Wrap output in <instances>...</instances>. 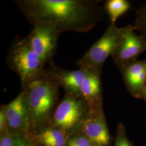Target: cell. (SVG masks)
Here are the masks:
<instances>
[{
    "label": "cell",
    "mask_w": 146,
    "mask_h": 146,
    "mask_svg": "<svg viewBox=\"0 0 146 146\" xmlns=\"http://www.w3.org/2000/svg\"><path fill=\"white\" fill-rule=\"evenodd\" d=\"M27 19L34 24L52 26L58 34L66 31L86 33L102 21L104 6L99 0L13 1Z\"/></svg>",
    "instance_id": "6da1fadb"
},
{
    "label": "cell",
    "mask_w": 146,
    "mask_h": 146,
    "mask_svg": "<svg viewBox=\"0 0 146 146\" xmlns=\"http://www.w3.org/2000/svg\"><path fill=\"white\" fill-rule=\"evenodd\" d=\"M60 86L45 70L22 88L30 120V127L44 125L51 117Z\"/></svg>",
    "instance_id": "7a4b0ae2"
},
{
    "label": "cell",
    "mask_w": 146,
    "mask_h": 146,
    "mask_svg": "<svg viewBox=\"0 0 146 146\" xmlns=\"http://www.w3.org/2000/svg\"><path fill=\"white\" fill-rule=\"evenodd\" d=\"M133 31H135L134 25L118 28L115 23H110L102 36L78 61L80 68L102 72L106 60L114 52L125 35Z\"/></svg>",
    "instance_id": "3957f363"
},
{
    "label": "cell",
    "mask_w": 146,
    "mask_h": 146,
    "mask_svg": "<svg viewBox=\"0 0 146 146\" xmlns=\"http://www.w3.org/2000/svg\"><path fill=\"white\" fill-rule=\"evenodd\" d=\"M7 62L9 68L19 76L22 88L45 70V64L32 49L27 37L13 42Z\"/></svg>",
    "instance_id": "277c9868"
},
{
    "label": "cell",
    "mask_w": 146,
    "mask_h": 146,
    "mask_svg": "<svg viewBox=\"0 0 146 146\" xmlns=\"http://www.w3.org/2000/svg\"><path fill=\"white\" fill-rule=\"evenodd\" d=\"M89 113L88 106L81 95L66 94L55 110L52 125L67 132L82 126Z\"/></svg>",
    "instance_id": "5b68a950"
},
{
    "label": "cell",
    "mask_w": 146,
    "mask_h": 146,
    "mask_svg": "<svg viewBox=\"0 0 146 146\" xmlns=\"http://www.w3.org/2000/svg\"><path fill=\"white\" fill-rule=\"evenodd\" d=\"M33 25V29L27 37L34 52L46 65L52 61L59 34L49 24L37 22Z\"/></svg>",
    "instance_id": "8992f818"
},
{
    "label": "cell",
    "mask_w": 146,
    "mask_h": 146,
    "mask_svg": "<svg viewBox=\"0 0 146 146\" xmlns=\"http://www.w3.org/2000/svg\"><path fill=\"white\" fill-rule=\"evenodd\" d=\"M5 115L7 129L15 134L26 132L30 127V120L24 92L21 93L9 104L2 107Z\"/></svg>",
    "instance_id": "52a82bcc"
},
{
    "label": "cell",
    "mask_w": 146,
    "mask_h": 146,
    "mask_svg": "<svg viewBox=\"0 0 146 146\" xmlns=\"http://www.w3.org/2000/svg\"><path fill=\"white\" fill-rule=\"evenodd\" d=\"M134 31H130L125 35L111 56L119 69L137 60L141 53L146 50V39Z\"/></svg>",
    "instance_id": "ba28073f"
},
{
    "label": "cell",
    "mask_w": 146,
    "mask_h": 146,
    "mask_svg": "<svg viewBox=\"0 0 146 146\" xmlns=\"http://www.w3.org/2000/svg\"><path fill=\"white\" fill-rule=\"evenodd\" d=\"M81 128L84 135L94 146H108L110 134L102 110H89Z\"/></svg>",
    "instance_id": "9c48e42d"
},
{
    "label": "cell",
    "mask_w": 146,
    "mask_h": 146,
    "mask_svg": "<svg viewBox=\"0 0 146 146\" xmlns=\"http://www.w3.org/2000/svg\"><path fill=\"white\" fill-rule=\"evenodd\" d=\"M119 69L129 94L137 99L141 98L146 84V59L137 60Z\"/></svg>",
    "instance_id": "30bf717a"
},
{
    "label": "cell",
    "mask_w": 146,
    "mask_h": 146,
    "mask_svg": "<svg viewBox=\"0 0 146 146\" xmlns=\"http://www.w3.org/2000/svg\"><path fill=\"white\" fill-rule=\"evenodd\" d=\"M45 72L67 93L81 95L80 87L87 74L86 70L80 68L75 70H65L51 61Z\"/></svg>",
    "instance_id": "8fae6325"
},
{
    "label": "cell",
    "mask_w": 146,
    "mask_h": 146,
    "mask_svg": "<svg viewBox=\"0 0 146 146\" xmlns=\"http://www.w3.org/2000/svg\"><path fill=\"white\" fill-rule=\"evenodd\" d=\"M102 72L87 71L80 87V95L86 102L90 111L102 110Z\"/></svg>",
    "instance_id": "7c38bea8"
},
{
    "label": "cell",
    "mask_w": 146,
    "mask_h": 146,
    "mask_svg": "<svg viewBox=\"0 0 146 146\" xmlns=\"http://www.w3.org/2000/svg\"><path fill=\"white\" fill-rule=\"evenodd\" d=\"M67 137L66 131L52 125L43 129L36 138L43 146H67Z\"/></svg>",
    "instance_id": "4fadbf2b"
},
{
    "label": "cell",
    "mask_w": 146,
    "mask_h": 146,
    "mask_svg": "<svg viewBox=\"0 0 146 146\" xmlns=\"http://www.w3.org/2000/svg\"><path fill=\"white\" fill-rule=\"evenodd\" d=\"M104 8L110 17V23H115L119 17L131 9V5L126 0H108L104 3Z\"/></svg>",
    "instance_id": "5bb4252c"
},
{
    "label": "cell",
    "mask_w": 146,
    "mask_h": 146,
    "mask_svg": "<svg viewBox=\"0 0 146 146\" xmlns=\"http://www.w3.org/2000/svg\"><path fill=\"white\" fill-rule=\"evenodd\" d=\"M134 26L136 31L146 40V1L136 11Z\"/></svg>",
    "instance_id": "9a60e30c"
},
{
    "label": "cell",
    "mask_w": 146,
    "mask_h": 146,
    "mask_svg": "<svg viewBox=\"0 0 146 146\" xmlns=\"http://www.w3.org/2000/svg\"><path fill=\"white\" fill-rule=\"evenodd\" d=\"M67 146H95L83 134L74 136L68 142Z\"/></svg>",
    "instance_id": "2e32d148"
},
{
    "label": "cell",
    "mask_w": 146,
    "mask_h": 146,
    "mask_svg": "<svg viewBox=\"0 0 146 146\" xmlns=\"http://www.w3.org/2000/svg\"><path fill=\"white\" fill-rule=\"evenodd\" d=\"M115 146H131L128 140L126 137L123 127L121 124L119 125Z\"/></svg>",
    "instance_id": "e0dca14e"
},
{
    "label": "cell",
    "mask_w": 146,
    "mask_h": 146,
    "mask_svg": "<svg viewBox=\"0 0 146 146\" xmlns=\"http://www.w3.org/2000/svg\"><path fill=\"white\" fill-rule=\"evenodd\" d=\"M1 136L0 146H15L14 135L7 129L2 133Z\"/></svg>",
    "instance_id": "ac0fdd59"
},
{
    "label": "cell",
    "mask_w": 146,
    "mask_h": 146,
    "mask_svg": "<svg viewBox=\"0 0 146 146\" xmlns=\"http://www.w3.org/2000/svg\"><path fill=\"white\" fill-rule=\"evenodd\" d=\"M15 146H34L21 134H14Z\"/></svg>",
    "instance_id": "d6986e66"
},
{
    "label": "cell",
    "mask_w": 146,
    "mask_h": 146,
    "mask_svg": "<svg viewBox=\"0 0 146 146\" xmlns=\"http://www.w3.org/2000/svg\"><path fill=\"white\" fill-rule=\"evenodd\" d=\"M7 129L5 115L3 108L2 107L0 111V130L1 133Z\"/></svg>",
    "instance_id": "ffe728a7"
},
{
    "label": "cell",
    "mask_w": 146,
    "mask_h": 146,
    "mask_svg": "<svg viewBox=\"0 0 146 146\" xmlns=\"http://www.w3.org/2000/svg\"><path fill=\"white\" fill-rule=\"evenodd\" d=\"M141 98H143V99L145 100L146 103V84L144 88L143 89V91H142V93Z\"/></svg>",
    "instance_id": "44dd1931"
}]
</instances>
